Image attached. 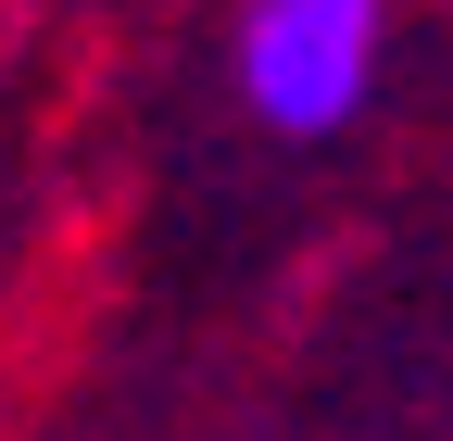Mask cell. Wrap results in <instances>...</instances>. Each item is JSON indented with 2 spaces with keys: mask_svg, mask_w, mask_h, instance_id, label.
<instances>
[{
  "mask_svg": "<svg viewBox=\"0 0 453 441\" xmlns=\"http://www.w3.org/2000/svg\"><path fill=\"white\" fill-rule=\"evenodd\" d=\"M378 26L390 0H252L240 13V101L290 139H327L378 89Z\"/></svg>",
  "mask_w": 453,
  "mask_h": 441,
  "instance_id": "cell-1",
  "label": "cell"
}]
</instances>
